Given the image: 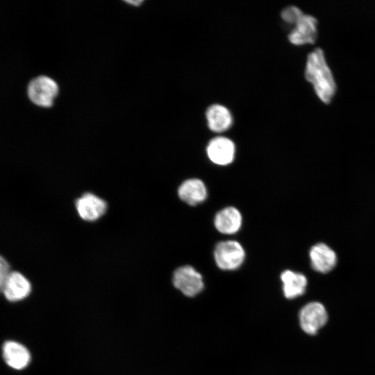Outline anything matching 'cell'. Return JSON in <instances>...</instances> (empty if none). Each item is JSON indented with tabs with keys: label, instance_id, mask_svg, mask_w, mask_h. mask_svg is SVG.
Here are the masks:
<instances>
[{
	"label": "cell",
	"instance_id": "7c38bea8",
	"mask_svg": "<svg viewBox=\"0 0 375 375\" xmlns=\"http://www.w3.org/2000/svg\"><path fill=\"white\" fill-rule=\"evenodd\" d=\"M180 199L190 206L202 203L207 197V189L203 182L198 178H190L181 183L178 189Z\"/></svg>",
	"mask_w": 375,
	"mask_h": 375
},
{
	"label": "cell",
	"instance_id": "9a60e30c",
	"mask_svg": "<svg viewBox=\"0 0 375 375\" xmlns=\"http://www.w3.org/2000/svg\"><path fill=\"white\" fill-rule=\"evenodd\" d=\"M281 278L283 294L286 298L294 299L305 292L308 281L303 274L285 270L282 272Z\"/></svg>",
	"mask_w": 375,
	"mask_h": 375
},
{
	"label": "cell",
	"instance_id": "5b68a950",
	"mask_svg": "<svg viewBox=\"0 0 375 375\" xmlns=\"http://www.w3.org/2000/svg\"><path fill=\"white\" fill-rule=\"evenodd\" d=\"M173 284L188 297H194L203 288L202 276L192 266L178 267L173 274Z\"/></svg>",
	"mask_w": 375,
	"mask_h": 375
},
{
	"label": "cell",
	"instance_id": "4fadbf2b",
	"mask_svg": "<svg viewBox=\"0 0 375 375\" xmlns=\"http://www.w3.org/2000/svg\"><path fill=\"white\" fill-rule=\"evenodd\" d=\"M242 215L235 207H226L219 210L215 217L214 224L217 230L223 234H233L242 225Z\"/></svg>",
	"mask_w": 375,
	"mask_h": 375
},
{
	"label": "cell",
	"instance_id": "e0dca14e",
	"mask_svg": "<svg viewBox=\"0 0 375 375\" xmlns=\"http://www.w3.org/2000/svg\"><path fill=\"white\" fill-rule=\"evenodd\" d=\"M10 272L8 261L0 255V294L2 293L3 288Z\"/></svg>",
	"mask_w": 375,
	"mask_h": 375
},
{
	"label": "cell",
	"instance_id": "8992f818",
	"mask_svg": "<svg viewBox=\"0 0 375 375\" xmlns=\"http://www.w3.org/2000/svg\"><path fill=\"white\" fill-rule=\"evenodd\" d=\"M288 35L290 43L294 45L313 44L317 37V20L312 15L303 14L293 25Z\"/></svg>",
	"mask_w": 375,
	"mask_h": 375
},
{
	"label": "cell",
	"instance_id": "6da1fadb",
	"mask_svg": "<svg viewBox=\"0 0 375 375\" xmlns=\"http://www.w3.org/2000/svg\"><path fill=\"white\" fill-rule=\"evenodd\" d=\"M305 78L312 84L315 94L324 103H329L336 90L332 72L327 64L324 51L316 48L307 56Z\"/></svg>",
	"mask_w": 375,
	"mask_h": 375
},
{
	"label": "cell",
	"instance_id": "30bf717a",
	"mask_svg": "<svg viewBox=\"0 0 375 375\" xmlns=\"http://www.w3.org/2000/svg\"><path fill=\"white\" fill-rule=\"evenodd\" d=\"M31 291L29 281L19 272H11L2 290L7 300L18 301L25 299Z\"/></svg>",
	"mask_w": 375,
	"mask_h": 375
},
{
	"label": "cell",
	"instance_id": "7a4b0ae2",
	"mask_svg": "<svg viewBox=\"0 0 375 375\" xmlns=\"http://www.w3.org/2000/svg\"><path fill=\"white\" fill-rule=\"evenodd\" d=\"M27 94L30 100L41 107H51L58 94L56 82L47 76L33 78L28 84Z\"/></svg>",
	"mask_w": 375,
	"mask_h": 375
},
{
	"label": "cell",
	"instance_id": "3957f363",
	"mask_svg": "<svg viewBox=\"0 0 375 375\" xmlns=\"http://www.w3.org/2000/svg\"><path fill=\"white\" fill-rule=\"evenodd\" d=\"M214 258L217 267L221 269L235 270L242 264L245 252L238 242L226 240L216 245Z\"/></svg>",
	"mask_w": 375,
	"mask_h": 375
},
{
	"label": "cell",
	"instance_id": "ba28073f",
	"mask_svg": "<svg viewBox=\"0 0 375 375\" xmlns=\"http://www.w3.org/2000/svg\"><path fill=\"white\" fill-rule=\"evenodd\" d=\"M309 256L312 269L320 273L331 272L337 264L335 252L324 243H317L310 249Z\"/></svg>",
	"mask_w": 375,
	"mask_h": 375
},
{
	"label": "cell",
	"instance_id": "5bb4252c",
	"mask_svg": "<svg viewBox=\"0 0 375 375\" xmlns=\"http://www.w3.org/2000/svg\"><path fill=\"white\" fill-rule=\"evenodd\" d=\"M208 128L213 132L222 133L228 130L233 123L231 112L225 106L213 104L206 112Z\"/></svg>",
	"mask_w": 375,
	"mask_h": 375
},
{
	"label": "cell",
	"instance_id": "52a82bcc",
	"mask_svg": "<svg viewBox=\"0 0 375 375\" xmlns=\"http://www.w3.org/2000/svg\"><path fill=\"white\" fill-rule=\"evenodd\" d=\"M209 159L218 165H227L233 162L235 147L230 139L219 136L212 138L206 148Z\"/></svg>",
	"mask_w": 375,
	"mask_h": 375
},
{
	"label": "cell",
	"instance_id": "8fae6325",
	"mask_svg": "<svg viewBox=\"0 0 375 375\" xmlns=\"http://www.w3.org/2000/svg\"><path fill=\"white\" fill-rule=\"evenodd\" d=\"M3 357L6 364L17 370L26 367L31 361V353L23 344L9 340L3 345Z\"/></svg>",
	"mask_w": 375,
	"mask_h": 375
},
{
	"label": "cell",
	"instance_id": "277c9868",
	"mask_svg": "<svg viewBox=\"0 0 375 375\" xmlns=\"http://www.w3.org/2000/svg\"><path fill=\"white\" fill-rule=\"evenodd\" d=\"M299 324L302 330L315 335L328 321V314L323 304L312 301L305 305L299 312Z\"/></svg>",
	"mask_w": 375,
	"mask_h": 375
},
{
	"label": "cell",
	"instance_id": "ac0fdd59",
	"mask_svg": "<svg viewBox=\"0 0 375 375\" xmlns=\"http://www.w3.org/2000/svg\"><path fill=\"white\" fill-rule=\"evenodd\" d=\"M128 3H131V4H134L135 6H139L140 3H142V1H127Z\"/></svg>",
	"mask_w": 375,
	"mask_h": 375
},
{
	"label": "cell",
	"instance_id": "2e32d148",
	"mask_svg": "<svg viewBox=\"0 0 375 375\" xmlns=\"http://www.w3.org/2000/svg\"><path fill=\"white\" fill-rule=\"evenodd\" d=\"M303 12L295 6H290L285 8L281 16L283 20L289 24L294 25L295 22L303 15Z\"/></svg>",
	"mask_w": 375,
	"mask_h": 375
},
{
	"label": "cell",
	"instance_id": "9c48e42d",
	"mask_svg": "<svg viewBox=\"0 0 375 375\" xmlns=\"http://www.w3.org/2000/svg\"><path fill=\"white\" fill-rule=\"evenodd\" d=\"M76 207L79 216L86 221H94L101 217L106 211V203L99 197L86 193L76 201Z\"/></svg>",
	"mask_w": 375,
	"mask_h": 375
}]
</instances>
